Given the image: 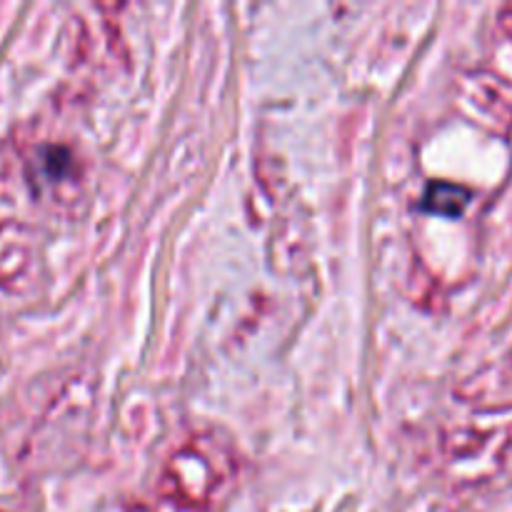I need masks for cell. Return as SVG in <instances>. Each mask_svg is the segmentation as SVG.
Listing matches in <instances>:
<instances>
[{"label": "cell", "instance_id": "6da1fadb", "mask_svg": "<svg viewBox=\"0 0 512 512\" xmlns=\"http://www.w3.org/2000/svg\"><path fill=\"white\" fill-rule=\"evenodd\" d=\"M240 473L235 443L220 430H200L168 455L158 480L160 498L180 510H210Z\"/></svg>", "mask_w": 512, "mask_h": 512}, {"label": "cell", "instance_id": "7a4b0ae2", "mask_svg": "<svg viewBox=\"0 0 512 512\" xmlns=\"http://www.w3.org/2000/svg\"><path fill=\"white\" fill-rule=\"evenodd\" d=\"M470 203V193L463 188V185L455 183H430L428 190H425V208L433 210L438 215H448V218H455V215L463 213Z\"/></svg>", "mask_w": 512, "mask_h": 512}, {"label": "cell", "instance_id": "3957f363", "mask_svg": "<svg viewBox=\"0 0 512 512\" xmlns=\"http://www.w3.org/2000/svg\"><path fill=\"white\" fill-rule=\"evenodd\" d=\"M500 25H503L505 33H508L512 38V3L505 5V8L500 10Z\"/></svg>", "mask_w": 512, "mask_h": 512}]
</instances>
